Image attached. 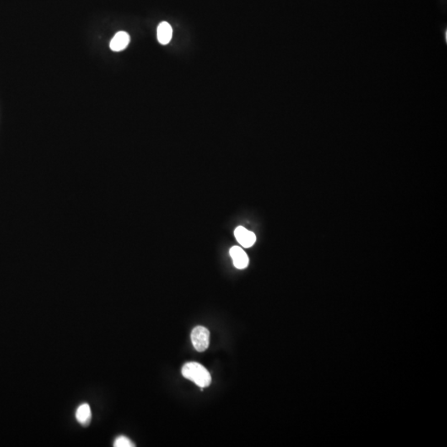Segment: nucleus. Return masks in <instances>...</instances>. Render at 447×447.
Instances as JSON below:
<instances>
[{
    "instance_id": "obj_8",
    "label": "nucleus",
    "mask_w": 447,
    "mask_h": 447,
    "mask_svg": "<svg viewBox=\"0 0 447 447\" xmlns=\"http://www.w3.org/2000/svg\"><path fill=\"white\" fill-rule=\"evenodd\" d=\"M114 447H134L135 445L133 443L131 440L126 437H119L115 439L114 442Z\"/></svg>"
},
{
    "instance_id": "obj_3",
    "label": "nucleus",
    "mask_w": 447,
    "mask_h": 447,
    "mask_svg": "<svg viewBox=\"0 0 447 447\" xmlns=\"http://www.w3.org/2000/svg\"><path fill=\"white\" fill-rule=\"evenodd\" d=\"M234 235H235L237 241L239 242V244L244 248L253 246L256 241L255 234L253 232L247 230L243 226L237 227L236 229L234 230Z\"/></svg>"
},
{
    "instance_id": "obj_6",
    "label": "nucleus",
    "mask_w": 447,
    "mask_h": 447,
    "mask_svg": "<svg viewBox=\"0 0 447 447\" xmlns=\"http://www.w3.org/2000/svg\"><path fill=\"white\" fill-rule=\"evenodd\" d=\"M76 417L80 424L84 427L88 426L91 422L92 418L91 409L89 404L83 403L78 406L76 412Z\"/></svg>"
},
{
    "instance_id": "obj_7",
    "label": "nucleus",
    "mask_w": 447,
    "mask_h": 447,
    "mask_svg": "<svg viewBox=\"0 0 447 447\" xmlns=\"http://www.w3.org/2000/svg\"><path fill=\"white\" fill-rule=\"evenodd\" d=\"M157 34H158V42L163 45H167L170 43L172 38H173L172 26L167 22H162L158 25Z\"/></svg>"
},
{
    "instance_id": "obj_1",
    "label": "nucleus",
    "mask_w": 447,
    "mask_h": 447,
    "mask_svg": "<svg viewBox=\"0 0 447 447\" xmlns=\"http://www.w3.org/2000/svg\"><path fill=\"white\" fill-rule=\"evenodd\" d=\"M181 374L185 379L194 382L201 389L211 385V374L201 363L196 362L185 363L181 368Z\"/></svg>"
},
{
    "instance_id": "obj_2",
    "label": "nucleus",
    "mask_w": 447,
    "mask_h": 447,
    "mask_svg": "<svg viewBox=\"0 0 447 447\" xmlns=\"http://www.w3.org/2000/svg\"><path fill=\"white\" fill-rule=\"evenodd\" d=\"M194 348L198 352H204L210 345V331L204 326L198 325L194 328L191 335Z\"/></svg>"
},
{
    "instance_id": "obj_4",
    "label": "nucleus",
    "mask_w": 447,
    "mask_h": 447,
    "mask_svg": "<svg viewBox=\"0 0 447 447\" xmlns=\"http://www.w3.org/2000/svg\"><path fill=\"white\" fill-rule=\"evenodd\" d=\"M234 266L239 269H244L249 265V258L246 253L238 246H234L229 251Z\"/></svg>"
},
{
    "instance_id": "obj_5",
    "label": "nucleus",
    "mask_w": 447,
    "mask_h": 447,
    "mask_svg": "<svg viewBox=\"0 0 447 447\" xmlns=\"http://www.w3.org/2000/svg\"><path fill=\"white\" fill-rule=\"evenodd\" d=\"M130 37L126 32H119L113 38L109 46L112 51H120L125 50L130 44Z\"/></svg>"
}]
</instances>
